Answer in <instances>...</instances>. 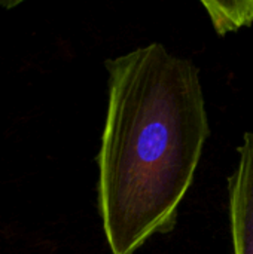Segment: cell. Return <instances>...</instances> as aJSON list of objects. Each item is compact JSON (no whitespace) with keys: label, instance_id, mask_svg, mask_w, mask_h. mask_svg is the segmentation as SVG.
Listing matches in <instances>:
<instances>
[{"label":"cell","instance_id":"7a4b0ae2","mask_svg":"<svg viewBox=\"0 0 253 254\" xmlns=\"http://www.w3.org/2000/svg\"><path fill=\"white\" fill-rule=\"evenodd\" d=\"M239 164L230 177V220L233 253L253 254V132L243 135Z\"/></svg>","mask_w":253,"mask_h":254},{"label":"cell","instance_id":"6da1fadb","mask_svg":"<svg viewBox=\"0 0 253 254\" xmlns=\"http://www.w3.org/2000/svg\"><path fill=\"white\" fill-rule=\"evenodd\" d=\"M98 211L112 254L170 232L210 134L198 68L151 43L106 61Z\"/></svg>","mask_w":253,"mask_h":254},{"label":"cell","instance_id":"3957f363","mask_svg":"<svg viewBox=\"0 0 253 254\" xmlns=\"http://www.w3.org/2000/svg\"><path fill=\"white\" fill-rule=\"evenodd\" d=\"M215 31L219 36L237 31L253 24V0H213L201 1Z\"/></svg>","mask_w":253,"mask_h":254}]
</instances>
